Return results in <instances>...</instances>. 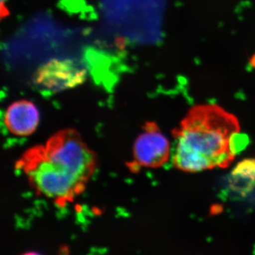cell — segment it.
<instances>
[{"mask_svg": "<svg viewBox=\"0 0 255 255\" xmlns=\"http://www.w3.org/2000/svg\"><path fill=\"white\" fill-rule=\"evenodd\" d=\"M7 0H1V19H3L4 18L7 17L9 16L10 12L9 10L7 9L5 4Z\"/></svg>", "mask_w": 255, "mask_h": 255, "instance_id": "obj_8", "label": "cell"}, {"mask_svg": "<svg viewBox=\"0 0 255 255\" xmlns=\"http://www.w3.org/2000/svg\"><path fill=\"white\" fill-rule=\"evenodd\" d=\"M240 130L237 117L220 106L192 107L172 130L174 167L191 173L226 168L237 155L234 141Z\"/></svg>", "mask_w": 255, "mask_h": 255, "instance_id": "obj_1", "label": "cell"}, {"mask_svg": "<svg viewBox=\"0 0 255 255\" xmlns=\"http://www.w3.org/2000/svg\"><path fill=\"white\" fill-rule=\"evenodd\" d=\"M5 124L11 133L28 136L36 130L39 123V112L34 104L28 100L14 102L5 113Z\"/></svg>", "mask_w": 255, "mask_h": 255, "instance_id": "obj_6", "label": "cell"}, {"mask_svg": "<svg viewBox=\"0 0 255 255\" xmlns=\"http://www.w3.org/2000/svg\"><path fill=\"white\" fill-rule=\"evenodd\" d=\"M87 76V68L80 62L53 59L36 70L33 81L41 91L57 93L81 85Z\"/></svg>", "mask_w": 255, "mask_h": 255, "instance_id": "obj_4", "label": "cell"}, {"mask_svg": "<svg viewBox=\"0 0 255 255\" xmlns=\"http://www.w3.org/2000/svg\"><path fill=\"white\" fill-rule=\"evenodd\" d=\"M47 155L87 184L97 167L95 154L74 130H60L44 145Z\"/></svg>", "mask_w": 255, "mask_h": 255, "instance_id": "obj_3", "label": "cell"}, {"mask_svg": "<svg viewBox=\"0 0 255 255\" xmlns=\"http://www.w3.org/2000/svg\"><path fill=\"white\" fill-rule=\"evenodd\" d=\"M230 184L233 191L245 194L255 186V158L241 161L233 169Z\"/></svg>", "mask_w": 255, "mask_h": 255, "instance_id": "obj_7", "label": "cell"}, {"mask_svg": "<svg viewBox=\"0 0 255 255\" xmlns=\"http://www.w3.org/2000/svg\"><path fill=\"white\" fill-rule=\"evenodd\" d=\"M109 250L107 248H98V251H97V255H105L108 253Z\"/></svg>", "mask_w": 255, "mask_h": 255, "instance_id": "obj_9", "label": "cell"}, {"mask_svg": "<svg viewBox=\"0 0 255 255\" xmlns=\"http://www.w3.org/2000/svg\"><path fill=\"white\" fill-rule=\"evenodd\" d=\"M135 164L140 167H162L172 155L170 143L154 122H147L133 147Z\"/></svg>", "mask_w": 255, "mask_h": 255, "instance_id": "obj_5", "label": "cell"}, {"mask_svg": "<svg viewBox=\"0 0 255 255\" xmlns=\"http://www.w3.org/2000/svg\"><path fill=\"white\" fill-rule=\"evenodd\" d=\"M22 170L37 193L63 206L85 190L86 184L47 155L44 145L28 149L18 159Z\"/></svg>", "mask_w": 255, "mask_h": 255, "instance_id": "obj_2", "label": "cell"}, {"mask_svg": "<svg viewBox=\"0 0 255 255\" xmlns=\"http://www.w3.org/2000/svg\"><path fill=\"white\" fill-rule=\"evenodd\" d=\"M97 251H98V248H97V247H92L90 250V253H94L96 255H97Z\"/></svg>", "mask_w": 255, "mask_h": 255, "instance_id": "obj_10", "label": "cell"}, {"mask_svg": "<svg viewBox=\"0 0 255 255\" xmlns=\"http://www.w3.org/2000/svg\"><path fill=\"white\" fill-rule=\"evenodd\" d=\"M95 255V254H94V253H90H90H89V254H88V255Z\"/></svg>", "mask_w": 255, "mask_h": 255, "instance_id": "obj_12", "label": "cell"}, {"mask_svg": "<svg viewBox=\"0 0 255 255\" xmlns=\"http://www.w3.org/2000/svg\"><path fill=\"white\" fill-rule=\"evenodd\" d=\"M23 255H41L38 254V253H33V252H31V253H26V254H24Z\"/></svg>", "mask_w": 255, "mask_h": 255, "instance_id": "obj_11", "label": "cell"}]
</instances>
